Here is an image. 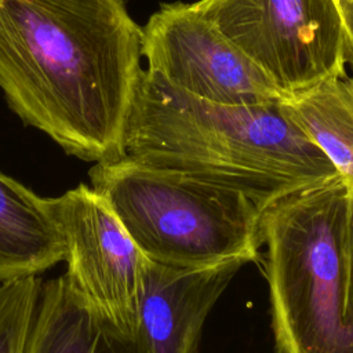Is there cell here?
<instances>
[{"label": "cell", "mask_w": 353, "mask_h": 353, "mask_svg": "<svg viewBox=\"0 0 353 353\" xmlns=\"http://www.w3.org/2000/svg\"><path fill=\"white\" fill-rule=\"evenodd\" d=\"M123 0H0V87L29 125L85 161L123 157L142 73Z\"/></svg>", "instance_id": "obj_1"}, {"label": "cell", "mask_w": 353, "mask_h": 353, "mask_svg": "<svg viewBox=\"0 0 353 353\" xmlns=\"http://www.w3.org/2000/svg\"><path fill=\"white\" fill-rule=\"evenodd\" d=\"M63 261L50 199L0 172V283L37 276Z\"/></svg>", "instance_id": "obj_10"}, {"label": "cell", "mask_w": 353, "mask_h": 353, "mask_svg": "<svg viewBox=\"0 0 353 353\" xmlns=\"http://www.w3.org/2000/svg\"><path fill=\"white\" fill-rule=\"evenodd\" d=\"M194 7L274 83L285 99L350 66L336 0H200Z\"/></svg>", "instance_id": "obj_5"}, {"label": "cell", "mask_w": 353, "mask_h": 353, "mask_svg": "<svg viewBox=\"0 0 353 353\" xmlns=\"http://www.w3.org/2000/svg\"><path fill=\"white\" fill-rule=\"evenodd\" d=\"M349 189L347 222H346V245H347V294L349 307L353 316V188Z\"/></svg>", "instance_id": "obj_13"}, {"label": "cell", "mask_w": 353, "mask_h": 353, "mask_svg": "<svg viewBox=\"0 0 353 353\" xmlns=\"http://www.w3.org/2000/svg\"><path fill=\"white\" fill-rule=\"evenodd\" d=\"M123 157L247 196L261 208L339 176L284 101L225 105L179 91L143 69Z\"/></svg>", "instance_id": "obj_2"}, {"label": "cell", "mask_w": 353, "mask_h": 353, "mask_svg": "<svg viewBox=\"0 0 353 353\" xmlns=\"http://www.w3.org/2000/svg\"><path fill=\"white\" fill-rule=\"evenodd\" d=\"M41 281L37 276L0 283V353H25Z\"/></svg>", "instance_id": "obj_12"}, {"label": "cell", "mask_w": 353, "mask_h": 353, "mask_svg": "<svg viewBox=\"0 0 353 353\" xmlns=\"http://www.w3.org/2000/svg\"><path fill=\"white\" fill-rule=\"evenodd\" d=\"M291 117L353 188V79L334 76L284 101Z\"/></svg>", "instance_id": "obj_11"}, {"label": "cell", "mask_w": 353, "mask_h": 353, "mask_svg": "<svg viewBox=\"0 0 353 353\" xmlns=\"http://www.w3.org/2000/svg\"><path fill=\"white\" fill-rule=\"evenodd\" d=\"M50 203L63 240L69 284L98 317L137 339L148 258L92 188L79 185Z\"/></svg>", "instance_id": "obj_6"}, {"label": "cell", "mask_w": 353, "mask_h": 353, "mask_svg": "<svg viewBox=\"0 0 353 353\" xmlns=\"http://www.w3.org/2000/svg\"><path fill=\"white\" fill-rule=\"evenodd\" d=\"M347 200L349 189L338 178L263 210L261 247L274 353H353Z\"/></svg>", "instance_id": "obj_3"}, {"label": "cell", "mask_w": 353, "mask_h": 353, "mask_svg": "<svg viewBox=\"0 0 353 353\" xmlns=\"http://www.w3.org/2000/svg\"><path fill=\"white\" fill-rule=\"evenodd\" d=\"M25 353H148L98 317L59 276L41 284Z\"/></svg>", "instance_id": "obj_9"}, {"label": "cell", "mask_w": 353, "mask_h": 353, "mask_svg": "<svg viewBox=\"0 0 353 353\" xmlns=\"http://www.w3.org/2000/svg\"><path fill=\"white\" fill-rule=\"evenodd\" d=\"M90 181L153 262L200 268L258 255L263 208L241 193L127 157L97 163Z\"/></svg>", "instance_id": "obj_4"}, {"label": "cell", "mask_w": 353, "mask_h": 353, "mask_svg": "<svg viewBox=\"0 0 353 353\" xmlns=\"http://www.w3.org/2000/svg\"><path fill=\"white\" fill-rule=\"evenodd\" d=\"M150 73L196 98L225 105L285 101L274 83L194 4H163L142 28Z\"/></svg>", "instance_id": "obj_7"}, {"label": "cell", "mask_w": 353, "mask_h": 353, "mask_svg": "<svg viewBox=\"0 0 353 353\" xmlns=\"http://www.w3.org/2000/svg\"><path fill=\"white\" fill-rule=\"evenodd\" d=\"M245 263L175 268L148 259L137 339L148 353H194L204 320Z\"/></svg>", "instance_id": "obj_8"}, {"label": "cell", "mask_w": 353, "mask_h": 353, "mask_svg": "<svg viewBox=\"0 0 353 353\" xmlns=\"http://www.w3.org/2000/svg\"><path fill=\"white\" fill-rule=\"evenodd\" d=\"M346 23L350 43V66H353V0H336Z\"/></svg>", "instance_id": "obj_14"}]
</instances>
